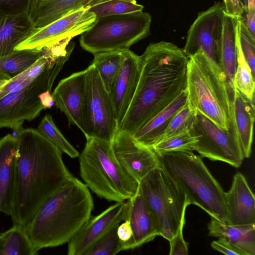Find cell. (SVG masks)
<instances>
[{
    "mask_svg": "<svg viewBox=\"0 0 255 255\" xmlns=\"http://www.w3.org/2000/svg\"><path fill=\"white\" fill-rule=\"evenodd\" d=\"M126 220L130 223L132 236L125 245L124 251L138 248L158 236L153 217L139 187L133 197L125 201L124 220Z\"/></svg>",
    "mask_w": 255,
    "mask_h": 255,
    "instance_id": "obj_19",
    "label": "cell"
},
{
    "mask_svg": "<svg viewBox=\"0 0 255 255\" xmlns=\"http://www.w3.org/2000/svg\"><path fill=\"white\" fill-rule=\"evenodd\" d=\"M243 3L244 4L245 11H247V5H248V0H242Z\"/></svg>",
    "mask_w": 255,
    "mask_h": 255,
    "instance_id": "obj_47",
    "label": "cell"
},
{
    "mask_svg": "<svg viewBox=\"0 0 255 255\" xmlns=\"http://www.w3.org/2000/svg\"><path fill=\"white\" fill-rule=\"evenodd\" d=\"M37 30L26 13L0 16V57L13 52Z\"/></svg>",
    "mask_w": 255,
    "mask_h": 255,
    "instance_id": "obj_25",
    "label": "cell"
},
{
    "mask_svg": "<svg viewBox=\"0 0 255 255\" xmlns=\"http://www.w3.org/2000/svg\"><path fill=\"white\" fill-rule=\"evenodd\" d=\"M89 6L71 12L45 27L37 29L18 45L14 50L43 48L63 39L81 35L90 29L97 18L89 10Z\"/></svg>",
    "mask_w": 255,
    "mask_h": 255,
    "instance_id": "obj_13",
    "label": "cell"
},
{
    "mask_svg": "<svg viewBox=\"0 0 255 255\" xmlns=\"http://www.w3.org/2000/svg\"><path fill=\"white\" fill-rule=\"evenodd\" d=\"M38 252L25 226L13 224L8 230L0 233V255H35Z\"/></svg>",
    "mask_w": 255,
    "mask_h": 255,
    "instance_id": "obj_27",
    "label": "cell"
},
{
    "mask_svg": "<svg viewBox=\"0 0 255 255\" xmlns=\"http://www.w3.org/2000/svg\"><path fill=\"white\" fill-rule=\"evenodd\" d=\"M86 71V69L61 80L51 94L54 105L66 115L69 123L76 126L84 134Z\"/></svg>",
    "mask_w": 255,
    "mask_h": 255,
    "instance_id": "obj_15",
    "label": "cell"
},
{
    "mask_svg": "<svg viewBox=\"0 0 255 255\" xmlns=\"http://www.w3.org/2000/svg\"><path fill=\"white\" fill-rule=\"evenodd\" d=\"M41 56V50H14L0 57V73L12 78L29 68Z\"/></svg>",
    "mask_w": 255,
    "mask_h": 255,
    "instance_id": "obj_30",
    "label": "cell"
},
{
    "mask_svg": "<svg viewBox=\"0 0 255 255\" xmlns=\"http://www.w3.org/2000/svg\"><path fill=\"white\" fill-rule=\"evenodd\" d=\"M240 18L230 15L225 11L223 17L220 66L226 77L232 103L235 89L234 77L237 67V35Z\"/></svg>",
    "mask_w": 255,
    "mask_h": 255,
    "instance_id": "obj_22",
    "label": "cell"
},
{
    "mask_svg": "<svg viewBox=\"0 0 255 255\" xmlns=\"http://www.w3.org/2000/svg\"><path fill=\"white\" fill-rule=\"evenodd\" d=\"M226 224L232 226L255 225V198L245 176L233 177L232 186L225 192Z\"/></svg>",
    "mask_w": 255,
    "mask_h": 255,
    "instance_id": "obj_18",
    "label": "cell"
},
{
    "mask_svg": "<svg viewBox=\"0 0 255 255\" xmlns=\"http://www.w3.org/2000/svg\"><path fill=\"white\" fill-rule=\"evenodd\" d=\"M151 23L150 14L143 11L99 17L81 34L80 44L93 54L129 49L150 34Z\"/></svg>",
    "mask_w": 255,
    "mask_h": 255,
    "instance_id": "obj_7",
    "label": "cell"
},
{
    "mask_svg": "<svg viewBox=\"0 0 255 255\" xmlns=\"http://www.w3.org/2000/svg\"><path fill=\"white\" fill-rule=\"evenodd\" d=\"M211 246L214 250L225 255H246L243 251L222 238L213 241Z\"/></svg>",
    "mask_w": 255,
    "mask_h": 255,
    "instance_id": "obj_40",
    "label": "cell"
},
{
    "mask_svg": "<svg viewBox=\"0 0 255 255\" xmlns=\"http://www.w3.org/2000/svg\"><path fill=\"white\" fill-rule=\"evenodd\" d=\"M209 236L227 241L246 253L255 255V225L232 226L211 217Z\"/></svg>",
    "mask_w": 255,
    "mask_h": 255,
    "instance_id": "obj_26",
    "label": "cell"
},
{
    "mask_svg": "<svg viewBox=\"0 0 255 255\" xmlns=\"http://www.w3.org/2000/svg\"><path fill=\"white\" fill-rule=\"evenodd\" d=\"M160 167L196 205L211 217L226 223L225 192L193 151L156 153Z\"/></svg>",
    "mask_w": 255,
    "mask_h": 255,
    "instance_id": "obj_4",
    "label": "cell"
},
{
    "mask_svg": "<svg viewBox=\"0 0 255 255\" xmlns=\"http://www.w3.org/2000/svg\"><path fill=\"white\" fill-rule=\"evenodd\" d=\"M18 139L8 134L0 138V212L10 216L15 177Z\"/></svg>",
    "mask_w": 255,
    "mask_h": 255,
    "instance_id": "obj_20",
    "label": "cell"
},
{
    "mask_svg": "<svg viewBox=\"0 0 255 255\" xmlns=\"http://www.w3.org/2000/svg\"><path fill=\"white\" fill-rule=\"evenodd\" d=\"M196 114L187 101L173 116L161 139L191 131Z\"/></svg>",
    "mask_w": 255,
    "mask_h": 255,
    "instance_id": "obj_35",
    "label": "cell"
},
{
    "mask_svg": "<svg viewBox=\"0 0 255 255\" xmlns=\"http://www.w3.org/2000/svg\"><path fill=\"white\" fill-rule=\"evenodd\" d=\"M254 8H255V0H248L247 11Z\"/></svg>",
    "mask_w": 255,
    "mask_h": 255,
    "instance_id": "obj_46",
    "label": "cell"
},
{
    "mask_svg": "<svg viewBox=\"0 0 255 255\" xmlns=\"http://www.w3.org/2000/svg\"><path fill=\"white\" fill-rule=\"evenodd\" d=\"M123 53L121 66L110 93L118 128L131 102L140 74L139 56L129 49L124 50Z\"/></svg>",
    "mask_w": 255,
    "mask_h": 255,
    "instance_id": "obj_17",
    "label": "cell"
},
{
    "mask_svg": "<svg viewBox=\"0 0 255 255\" xmlns=\"http://www.w3.org/2000/svg\"><path fill=\"white\" fill-rule=\"evenodd\" d=\"M18 139L15 177L10 217L25 226L40 206L73 176L65 165L62 152L37 129L22 127Z\"/></svg>",
    "mask_w": 255,
    "mask_h": 255,
    "instance_id": "obj_1",
    "label": "cell"
},
{
    "mask_svg": "<svg viewBox=\"0 0 255 255\" xmlns=\"http://www.w3.org/2000/svg\"><path fill=\"white\" fill-rule=\"evenodd\" d=\"M234 85L236 89L252 101H255V77L247 64L242 51L237 31V67L234 77Z\"/></svg>",
    "mask_w": 255,
    "mask_h": 255,
    "instance_id": "obj_31",
    "label": "cell"
},
{
    "mask_svg": "<svg viewBox=\"0 0 255 255\" xmlns=\"http://www.w3.org/2000/svg\"><path fill=\"white\" fill-rule=\"evenodd\" d=\"M30 0H0V16L27 13Z\"/></svg>",
    "mask_w": 255,
    "mask_h": 255,
    "instance_id": "obj_38",
    "label": "cell"
},
{
    "mask_svg": "<svg viewBox=\"0 0 255 255\" xmlns=\"http://www.w3.org/2000/svg\"><path fill=\"white\" fill-rule=\"evenodd\" d=\"M93 208L88 187L73 176L40 206L25 226L27 235L38 251L68 243Z\"/></svg>",
    "mask_w": 255,
    "mask_h": 255,
    "instance_id": "obj_3",
    "label": "cell"
},
{
    "mask_svg": "<svg viewBox=\"0 0 255 255\" xmlns=\"http://www.w3.org/2000/svg\"><path fill=\"white\" fill-rule=\"evenodd\" d=\"M99 0H30L27 14L37 29Z\"/></svg>",
    "mask_w": 255,
    "mask_h": 255,
    "instance_id": "obj_21",
    "label": "cell"
},
{
    "mask_svg": "<svg viewBox=\"0 0 255 255\" xmlns=\"http://www.w3.org/2000/svg\"><path fill=\"white\" fill-rule=\"evenodd\" d=\"M117 234L119 240L120 252L123 251L125 245L130 240L132 236L131 228L128 220H124V222L119 224Z\"/></svg>",
    "mask_w": 255,
    "mask_h": 255,
    "instance_id": "obj_41",
    "label": "cell"
},
{
    "mask_svg": "<svg viewBox=\"0 0 255 255\" xmlns=\"http://www.w3.org/2000/svg\"><path fill=\"white\" fill-rule=\"evenodd\" d=\"M185 219L184 217L176 234L169 240L170 255H188V245L185 241L183 235V229Z\"/></svg>",
    "mask_w": 255,
    "mask_h": 255,
    "instance_id": "obj_39",
    "label": "cell"
},
{
    "mask_svg": "<svg viewBox=\"0 0 255 255\" xmlns=\"http://www.w3.org/2000/svg\"><path fill=\"white\" fill-rule=\"evenodd\" d=\"M223 3L216 2L198 13L190 26L183 51L189 57L201 49L220 65V51L223 29Z\"/></svg>",
    "mask_w": 255,
    "mask_h": 255,
    "instance_id": "obj_12",
    "label": "cell"
},
{
    "mask_svg": "<svg viewBox=\"0 0 255 255\" xmlns=\"http://www.w3.org/2000/svg\"><path fill=\"white\" fill-rule=\"evenodd\" d=\"M232 113L244 158L250 156L253 138L255 113L254 101L235 88Z\"/></svg>",
    "mask_w": 255,
    "mask_h": 255,
    "instance_id": "obj_23",
    "label": "cell"
},
{
    "mask_svg": "<svg viewBox=\"0 0 255 255\" xmlns=\"http://www.w3.org/2000/svg\"><path fill=\"white\" fill-rule=\"evenodd\" d=\"M86 71L85 136L111 143L118 130V124L110 94L92 63Z\"/></svg>",
    "mask_w": 255,
    "mask_h": 255,
    "instance_id": "obj_10",
    "label": "cell"
},
{
    "mask_svg": "<svg viewBox=\"0 0 255 255\" xmlns=\"http://www.w3.org/2000/svg\"><path fill=\"white\" fill-rule=\"evenodd\" d=\"M143 6L136 0H99L89 6V10L97 18L105 16L141 11Z\"/></svg>",
    "mask_w": 255,
    "mask_h": 255,
    "instance_id": "obj_32",
    "label": "cell"
},
{
    "mask_svg": "<svg viewBox=\"0 0 255 255\" xmlns=\"http://www.w3.org/2000/svg\"><path fill=\"white\" fill-rule=\"evenodd\" d=\"M243 20L250 34L255 37V8L248 10L246 18Z\"/></svg>",
    "mask_w": 255,
    "mask_h": 255,
    "instance_id": "obj_43",
    "label": "cell"
},
{
    "mask_svg": "<svg viewBox=\"0 0 255 255\" xmlns=\"http://www.w3.org/2000/svg\"><path fill=\"white\" fill-rule=\"evenodd\" d=\"M225 12L230 15L242 17L245 11L241 0H223Z\"/></svg>",
    "mask_w": 255,
    "mask_h": 255,
    "instance_id": "obj_42",
    "label": "cell"
},
{
    "mask_svg": "<svg viewBox=\"0 0 255 255\" xmlns=\"http://www.w3.org/2000/svg\"><path fill=\"white\" fill-rule=\"evenodd\" d=\"M92 64L96 69L107 91L110 93L123 58V50L97 53L93 54Z\"/></svg>",
    "mask_w": 255,
    "mask_h": 255,
    "instance_id": "obj_28",
    "label": "cell"
},
{
    "mask_svg": "<svg viewBox=\"0 0 255 255\" xmlns=\"http://www.w3.org/2000/svg\"><path fill=\"white\" fill-rule=\"evenodd\" d=\"M191 132L198 139L194 150L201 157L236 168L242 164L244 158L234 121L230 128L225 129L197 112Z\"/></svg>",
    "mask_w": 255,
    "mask_h": 255,
    "instance_id": "obj_11",
    "label": "cell"
},
{
    "mask_svg": "<svg viewBox=\"0 0 255 255\" xmlns=\"http://www.w3.org/2000/svg\"><path fill=\"white\" fill-rule=\"evenodd\" d=\"M139 190L152 214L158 236L170 240L190 204L185 193L161 167L139 182Z\"/></svg>",
    "mask_w": 255,
    "mask_h": 255,
    "instance_id": "obj_8",
    "label": "cell"
},
{
    "mask_svg": "<svg viewBox=\"0 0 255 255\" xmlns=\"http://www.w3.org/2000/svg\"><path fill=\"white\" fill-rule=\"evenodd\" d=\"M38 97L43 107L44 110L50 109L55 105V102L52 97L51 92L49 91H46L41 93L39 95Z\"/></svg>",
    "mask_w": 255,
    "mask_h": 255,
    "instance_id": "obj_44",
    "label": "cell"
},
{
    "mask_svg": "<svg viewBox=\"0 0 255 255\" xmlns=\"http://www.w3.org/2000/svg\"><path fill=\"white\" fill-rule=\"evenodd\" d=\"M56 61L53 62L41 55L29 68L11 78L0 88V99L9 93L26 88L46 69L53 67Z\"/></svg>",
    "mask_w": 255,
    "mask_h": 255,
    "instance_id": "obj_29",
    "label": "cell"
},
{
    "mask_svg": "<svg viewBox=\"0 0 255 255\" xmlns=\"http://www.w3.org/2000/svg\"><path fill=\"white\" fill-rule=\"evenodd\" d=\"M198 141L191 131L161 139L151 148L155 153L194 151Z\"/></svg>",
    "mask_w": 255,
    "mask_h": 255,
    "instance_id": "obj_34",
    "label": "cell"
},
{
    "mask_svg": "<svg viewBox=\"0 0 255 255\" xmlns=\"http://www.w3.org/2000/svg\"><path fill=\"white\" fill-rule=\"evenodd\" d=\"M119 224L115 225L103 236L86 251L84 255H115L120 252L117 234Z\"/></svg>",
    "mask_w": 255,
    "mask_h": 255,
    "instance_id": "obj_36",
    "label": "cell"
},
{
    "mask_svg": "<svg viewBox=\"0 0 255 255\" xmlns=\"http://www.w3.org/2000/svg\"><path fill=\"white\" fill-rule=\"evenodd\" d=\"M64 64L63 61L57 60L53 67L46 69L26 88L0 99V128H9L16 131L24 120L31 121L39 115L44 108L38 96L46 91L51 92Z\"/></svg>",
    "mask_w": 255,
    "mask_h": 255,
    "instance_id": "obj_9",
    "label": "cell"
},
{
    "mask_svg": "<svg viewBox=\"0 0 255 255\" xmlns=\"http://www.w3.org/2000/svg\"><path fill=\"white\" fill-rule=\"evenodd\" d=\"M79 157L81 178L99 197L119 202L131 198L137 192L139 182L116 160L110 142L86 138Z\"/></svg>",
    "mask_w": 255,
    "mask_h": 255,
    "instance_id": "obj_6",
    "label": "cell"
},
{
    "mask_svg": "<svg viewBox=\"0 0 255 255\" xmlns=\"http://www.w3.org/2000/svg\"><path fill=\"white\" fill-rule=\"evenodd\" d=\"M186 92L189 105L222 128L234 120L225 75L219 65L200 49L188 57Z\"/></svg>",
    "mask_w": 255,
    "mask_h": 255,
    "instance_id": "obj_5",
    "label": "cell"
},
{
    "mask_svg": "<svg viewBox=\"0 0 255 255\" xmlns=\"http://www.w3.org/2000/svg\"><path fill=\"white\" fill-rule=\"evenodd\" d=\"M137 88L118 130L132 135L186 90L188 57L170 42L149 44L139 56Z\"/></svg>",
    "mask_w": 255,
    "mask_h": 255,
    "instance_id": "obj_2",
    "label": "cell"
},
{
    "mask_svg": "<svg viewBox=\"0 0 255 255\" xmlns=\"http://www.w3.org/2000/svg\"><path fill=\"white\" fill-rule=\"evenodd\" d=\"M111 145L118 162L139 182L151 171L160 167L152 149L139 143L126 132L118 130Z\"/></svg>",
    "mask_w": 255,
    "mask_h": 255,
    "instance_id": "obj_14",
    "label": "cell"
},
{
    "mask_svg": "<svg viewBox=\"0 0 255 255\" xmlns=\"http://www.w3.org/2000/svg\"><path fill=\"white\" fill-rule=\"evenodd\" d=\"M125 201L116 202L90 218L68 243V255H84L98 240L124 220Z\"/></svg>",
    "mask_w": 255,
    "mask_h": 255,
    "instance_id": "obj_16",
    "label": "cell"
},
{
    "mask_svg": "<svg viewBox=\"0 0 255 255\" xmlns=\"http://www.w3.org/2000/svg\"><path fill=\"white\" fill-rule=\"evenodd\" d=\"M10 79V77L0 73V88L4 85Z\"/></svg>",
    "mask_w": 255,
    "mask_h": 255,
    "instance_id": "obj_45",
    "label": "cell"
},
{
    "mask_svg": "<svg viewBox=\"0 0 255 255\" xmlns=\"http://www.w3.org/2000/svg\"><path fill=\"white\" fill-rule=\"evenodd\" d=\"M186 90L182 92L171 104L138 128L132 135L139 143L152 147L162 138L171 120L186 103Z\"/></svg>",
    "mask_w": 255,
    "mask_h": 255,
    "instance_id": "obj_24",
    "label": "cell"
},
{
    "mask_svg": "<svg viewBox=\"0 0 255 255\" xmlns=\"http://www.w3.org/2000/svg\"><path fill=\"white\" fill-rule=\"evenodd\" d=\"M37 130L71 158L79 157V152L66 139L55 124L50 115H46L37 127Z\"/></svg>",
    "mask_w": 255,
    "mask_h": 255,
    "instance_id": "obj_33",
    "label": "cell"
},
{
    "mask_svg": "<svg viewBox=\"0 0 255 255\" xmlns=\"http://www.w3.org/2000/svg\"><path fill=\"white\" fill-rule=\"evenodd\" d=\"M238 38L244 57L250 67L254 77L255 76V37L247 28L242 17L239 20Z\"/></svg>",
    "mask_w": 255,
    "mask_h": 255,
    "instance_id": "obj_37",
    "label": "cell"
}]
</instances>
